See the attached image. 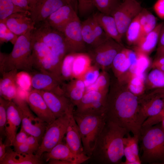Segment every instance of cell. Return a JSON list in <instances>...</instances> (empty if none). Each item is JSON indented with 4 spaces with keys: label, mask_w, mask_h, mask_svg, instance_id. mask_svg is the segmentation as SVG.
I'll return each instance as SVG.
<instances>
[{
    "label": "cell",
    "mask_w": 164,
    "mask_h": 164,
    "mask_svg": "<svg viewBox=\"0 0 164 164\" xmlns=\"http://www.w3.org/2000/svg\"><path fill=\"white\" fill-rule=\"evenodd\" d=\"M104 114L106 121L113 122L139 136L146 120L137 97L128 91L113 90L107 94Z\"/></svg>",
    "instance_id": "6da1fadb"
},
{
    "label": "cell",
    "mask_w": 164,
    "mask_h": 164,
    "mask_svg": "<svg viewBox=\"0 0 164 164\" xmlns=\"http://www.w3.org/2000/svg\"><path fill=\"white\" fill-rule=\"evenodd\" d=\"M129 132L124 128L106 121L90 158L91 164H121L124 156L123 138Z\"/></svg>",
    "instance_id": "7a4b0ae2"
},
{
    "label": "cell",
    "mask_w": 164,
    "mask_h": 164,
    "mask_svg": "<svg viewBox=\"0 0 164 164\" xmlns=\"http://www.w3.org/2000/svg\"><path fill=\"white\" fill-rule=\"evenodd\" d=\"M31 30L18 37L10 53L0 52L1 75L14 69L27 72L32 69Z\"/></svg>",
    "instance_id": "3957f363"
},
{
    "label": "cell",
    "mask_w": 164,
    "mask_h": 164,
    "mask_svg": "<svg viewBox=\"0 0 164 164\" xmlns=\"http://www.w3.org/2000/svg\"><path fill=\"white\" fill-rule=\"evenodd\" d=\"M139 140L142 163L164 164V131L161 125L142 127Z\"/></svg>",
    "instance_id": "277c9868"
},
{
    "label": "cell",
    "mask_w": 164,
    "mask_h": 164,
    "mask_svg": "<svg viewBox=\"0 0 164 164\" xmlns=\"http://www.w3.org/2000/svg\"><path fill=\"white\" fill-rule=\"evenodd\" d=\"M73 114L79 129L84 153L90 157L106 123L105 115L82 114L74 111Z\"/></svg>",
    "instance_id": "5b68a950"
},
{
    "label": "cell",
    "mask_w": 164,
    "mask_h": 164,
    "mask_svg": "<svg viewBox=\"0 0 164 164\" xmlns=\"http://www.w3.org/2000/svg\"><path fill=\"white\" fill-rule=\"evenodd\" d=\"M72 108L64 115L56 118L48 125L42 141L36 155L41 157L44 152H49L63 141L65 138L69 120V112Z\"/></svg>",
    "instance_id": "8992f818"
},
{
    "label": "cell",
    "mask_w": 164,
    "mask_h": 164,
    "mask_svg": "<svg viewBox=\"0 0 164 164\" xmlns=\"http://www.w3.org/2000/svg\"><path fill=\"white\" fill-rule=\"evenodd\" d=\"M12 101L20 109L22 118L21 126L28 133L36 137L41 143L48 125L33 114L25 97L17 93L16 96Z\"/></svg>",
    "instance_id": "52a82bcc"
},
{
    "label": "cell",
    "mask_w": 164,
    "mask_h": 164,
    "mask_svg": "<svg viewBox=\"0 0 164 164\" xmlns=\"http://www.w3.org/2000/svg\"><path fill=\"white\" fill-rule=\"evenodd\" d=\"M121 44L109 37L97 46L89 49L87 53L90 56L92 64L105 70L112 64L117 53L121 50Z\"/></svg>",
    "instance_id": "ba28073f"
},
{
    "label": "cell",
    "mask_w": 164,
    "mask_h": 164,
    "mask_svg": "<svg viewBox=\"0 0 164 164\" xmlns=\"http://www.w3.org/2000/svg\"><path fill=\"white\" fill-rule=\"evenodd\" d=\"M142 9L137 0H124L113 11L111 15L115 20L122 39L130 23Z\"/></svg>",
    "instance_id": "9c48e42d"
},
{
    "label": "cell",
    "mask_w": 164,
    "mask_h": 164,
    "mask_svg": "<svg viewBox=\"0 0 164 164\" xmlns=\"http://www.w3.org/2000/svg\"><path fill=\"white\" fill-rule=\"evenodd\" d=\"M107 92L96 91L85 92L74 111L82 114H104Z\"/></svg>",
    "instance_id": "30bf717a"
},
{
    "label": "cell",
    "mask_w": 164,
    "mask_h": 164,
    "mask_svg": "<svg viewBox=\"0 0 164 164\" xmlns=\"http://www.w3.org/2000/svg\"><path fill=\"white\" fill-rule=\"evenodd\" d=\"M81 25L77 15L67 25L62 32L67 54L87 52V47L83 39Z\"/></svg>",
    "instance_id": "8fae6325"
},
{
    "label": "cell",
    "mask_w": 164,
    "mask_h": 164,
    "mask_svg": "<svg viewBox=\"0 0 164 164\" xmlns=\"http://www.w3.org/2000/svg\"><path fill=\"white\" fill-rule=\"evenodd\" d=\"M46 162L57 159L70 162L71 164H80L87 161L90 157L75 153L66 143L63 141L53 147L50 151L43 153L42 156Z\"/></svg>",
    "instance_id": "7c38bea8"
},
{
    "label": "cell",
    "mask_w": 164,
    "mask_h": 164,
    "mask_svg": "<svg viewBox=\"0 0 164 164\" xmlns=\"http://www.w3.org/2000/svg\"><path fill=\"white\" fill-rule=\"evenodd\" d=\"M26 99L30 108L37 116L48 125L56 119L39 91L32 89L28 93Z\"/></svg>",
    "instance_id": "4fadbf2b"
},
{
    "label": "cell",
    "mask_w": 164,
    "mask_h": 164,
    "mask_svg": "<svg viewBox=\"0 0 164 164\" xmlns=\"http://www.w3.org/2000/svg\"><path fill=\"white\" fill-rule=\"evenodd\" d=\"M31 77L32 89L64 95L62 88L63 82L59 77L53 74L39 72L32 75Z\"/></svg>",
    "instance_id": "5bb4252c"
},
{
    "label": "cell",
    "mask_w": 164,
    "mask_h": 164,
    "mask_svg": "<svg viewBox=\"0 0 164 164\" xmlns=\"http://www.w3.org/2000/svg\"><path fill=\"white\" fill-rule=\"evenodd\" d=\"M50 110L56 118L66 114L74 105L64 95L53 92L39 91Z\"/></svg>",
    "instance_id": "9a60e30c"
},
{
    "label": "cell",
    "mask_w": 164,
    "mask_h": 164,
    "mask_svg": "<svg viewBox=\"0 0 164 164\" xmlns=\"http://www.w3.org/2000/svg\"><path fill=\"white\" fill-rule=\"evenodd\" d=\"M0 21L3 22L18 36L32 30L35 26L31 17L30 12L15 13Z\"/></svg>",
    "instance_id": "2e32d148"
},
{
    "label": "cell",
    "mask_w": 164,
    "mask_h": 164,
    "mask_svg": "<svg viewBox=\"0 0 164 164\" xmlns=\"http://www.w3.org/2000/svg\"><path fill=\"white\" fill-rule=\"evenodd\" d=\"M68 4L65 0H37L30 11V16L35 25L46 19L60 7Z\"/></svg>",
    "instance_id": "e0dca14e"
},
{
    "label": "cell",
    "mask_w": 164,
    "mask_h": 164,
    "mask_svg": "<svg viewBox=\"0 0 164 164\" xmlns=\"http://www.w3.org/2000/svg\"><path fill=\"white\" fill-rule=\"evenodd\" d=\"M22 123L21 114L18 105L12 100L9 101L7 108V120L5 127L7 147L12 146L18 128Z\"/></svg>",
    "instance_id": "ac0fdd59"
},
{
    "label": "cell",
    "mask_w": 164,
    "mask_h": 164,
    "mask_svg": "<svg viewBox=\"0 0 164 164\" xmlns=\"http://www.w3.org/2000/svg\"><path fill=\"white\" fill-rule=\"evenodd\" d=\"M73 110L74 108L69 112V122L64 139L75 153L78 155H86L84 152L79 129L74 117Z\"/></svg>",
    "instance_id": "d6986e66"
},
{
    "label": "cell",
    "mask_w": 164,
    "mask_h": 164,
    "mask_svg": "<svg viewBox=\"0 0 164 164\" xmlns=\"http://www.w3.org/2000/svg\"><path fill=\"white\" fill-rule=\"evenodd\" d=\"M77 12L67 4L60 8L46 20L53 28L62 32L67 25L77 15Z\"/></svg>",
    "instance_id": "ffe728a7"
},
{
    "label": "cell",
    "mask_w": 164,
    "mask_h": 164,
    "mask_svg": "<svg viewBox=\"0 0 164 164\" xmlns=\"http://www.w3.org/2000/svg\"><path fill=\"white\" fill-rule=\"evenodd\" d=\"M123 138L124 156L125 160L121 164H141L139 155L138 143L139 136H131L128 133Z\"/></svg>",
    "instance_id": "44dd1931"
},
{
    "label": "cell",
    "mask_w": 164,
    "mask_h": 164,
    "mask_svg": "<svg viewBox=\"0 0 164 164\" xmlns=\"http://www.w3.org/2000/svg\"><path fill=\"white\" fill-rule=\"evenodd\" d=\"M64 95L76 106L84 96L86 87L82 79L73 78L62 85Z\"/></svg>",
    "instance_id": "7402d4cb"
},
{
    "label": "cell",
    "mask_w": 164,
    "mask_h": 164,
    "mask_svg": "<svg viewBox=\"0 0 164 164\" xmlns=\"http://www.w3.org/2000/svg\"><path fill=\"white\" fill-rule=\"evenodd\" d=\"M102 27L106 34L118 43L121 44L122 40L113 17L100 12L92 15Z\"/></svg>",
    "instance_id": "603a6c76"
},
{
    "label": "cell",
    "mask_w": 164,
    "mask_h": 164,
    "mask_svg": "<svg viewBox=\"0 0 164 164\" xmlns=\"http://www.w3.org/2000/svg\"><path fill=\"white\" fill-rule=\"evenodd\" d=\"M36 155L18 153L10 148L6 150L0 164H39L43 163L41 159Z\"/></svg>",
    "instance_id": "cb8c5ba5"
},
{
    "label": "cell",
    "mask_w": 164,
    "mask_h": 164,
    "mask_svg": "<svg viewBox=\"0 0 164 164\" xmlns=\"http://www.w3.org/2000/svg\"><path fill=\"white\" fill-rule=\"evenodd\" d=\"M164 24L163 22L157 24L152 30L141 38L137 44L138 51L146 53L154 49L158 43L159 33Z\"/></svg>",
    "instance_id": "d4e9b609"
},
{
    "label": "cell",
    "mask_w": 164,
    "mask_h": 164,
    "mask_svg": "<svg viewBox=\"0 0 164 164\" xmlns=\"http://www.w3.org/2000/svg\"><path fill=\"white\" fill-rule=\"evenodd\" d=\"M92 64L91 59L87 53H76L72 66L73 78L81 79Z\"/></svg>",
    "instance_id": "484cf974"
},
{
    "label": "cell",
    "mask_w": 164,
    "mask_h": 164,
    "mask_svg": "<svg viewBox=\"0 0 164 164\" xmlns=\"http://www.w3.org/2000/svg\"><path fill=\"white\" fill-rule=\"evenodd\" d=\"M164 101L162 98L154 96L152 99L145 102L141 106L142 112L146 119L147 118L159 114L162 110Z\"/></svg>",
    "instance_id": "4316f807"
},
{
    "label": "cell",
    "mask_w": 164,
    "mask_h": 164,
    "mask_svg": "<svg viewBox=\"0 0 164 164\" xmlns=\"http://www.w3.org/2000/svg\"><path fill=\"white\" fill-rule=\"evenodd\" d=\"M139 15L142 30V38L155 28L157 25V20L152 13L145 8H142Z\"/></svg>",
    "instance_id": "83f0119b"
},
{
    "label": "cell",
    "mask_w": 164,
    "mask_h": 164,
    "mask_svg": "<svg viewBox=\"0 0 164 164\" xmlns=\"http://www.w3.org/2000/svg\"><path fill=\"white\" fill-rule=\"evenodd\" d=\"M139 14L130 23L125 32L127 41L130 44H137L142 37V30Z\"/></svg>",
    "instance_id": "f1b7e54d"
},
{
    "label": "cell",
    "mask_w": 164,
    "mask_h": 164,
    "mask_svg": "<svg viewBox=\"0 0 164 164\" xmlns=\"http://www.w3.org/2000/svg\"><path fill=\"white\" fill-rule=\"evenodd\" d=\"M81 30L84 42L87 46H88L90 47L88 50L96 46L97 44L93 28L91 16L81 22Z\"/></svg>",
    "instance_id": "f546056e"
},
{
    "label": "cell",
    "mask_w": 164,
    "mask_h": 164,
    "mask_svg": "<svg viewBox=\"0 0 164 164\" xmlns=\"http://www.w3.org/2000/svg\"><path fill=\"white\" fill-rule=\"evenodd\" d=\"M76 53L67 54L63 60L60 69V78L63 82L73 79L72 66Z\"/></svg>",
    "instance_id": "4dcf8cb0"
},
{
    "label": "cell",
    "mask_w": 164,
    "mask_h": 164,
    "mask_svg": "<svg viewBox=\"0 0 164 164\" xmlns=\"http://www.w3.org/2000/svg\"><path fill=\"white\" fill-rule=\"evenodd\" d=\"M29 12L14 4L11 0H0V21L11 15L20 12Z\"/></svg>",
    "instance_id": "1f68e13d"
},
{
    "label": "cell",
    "mask_w": 164,
    "mask_h": 164,
    "mask_svg": "<svg viewBox=\"0 0 164 164\" xmlns=\"http://www.w3.org/2000/svg\"><path fill=\"white\" fill-rule=\"evenodd\" d=\"M112 64L118 73L125 72L130 67L131 63L127 56L125 50H121L117 53Z\"/></svg>",
    "instance_id": "d6a6232c"
},
{
    "label": "cell",
    "mask_w": 164,
    "mask_h": 164,
    "mask_svg": "<svg viewBox=\"0 0 164 164\" xmlns=\"http://www.w3.org/2000/svg\"><path fill=\"white\" fill-rule=\"evenodd\" d=\"M93 2L95 8L99 12L111 15L121 2L120 0H94Z\"/></svg>",
    "instance_id": "836d02e7"
},
{
    "label": "cell",
    "mask_w": 164,
    "mask_h": 164,
    "mask_svg": "<svg viewBox=\"0 0 164 164\" xmlns=\"http://www.w3.org/2000/svg\"><path fill=\"white\" fill-rule=\"evenodd\" d=\"M108 77L105 70H102L96 82L92 85L86 88L85 92L96 91L107 92Z\"/></svg>",
    "instance_id": "e575fe53"
},
{
    "label": "cell",
    "mask_w": 164,
    "mask_h": 164,
    "mask_svg": "<svg viewBox=\"0 0 164 164\" xmlns=\"http://www.w3.org/2000/svg\"><path fill=\"white\" fill-rule=\"evenodd\" d=\"M137 61L134 74L143 80H144V73L148 67L149 60L145 53L138 51Z\"/></svg>",
    "instance_id": "d590c367"
},
{
    "label": "cell",
    "mask_w": 164,
    "mask_h": 164,
    "mask_svg": "<svg viewBox=\"0 0 164 164\" xmlns=\"http://www.w3.org/2000/svg\"><path fill=\"white\" fill-rule=\"evenodd\" d=\"M16 83L18 87L27 92L30 91L32 88L31 76L26 71L18 72Z\"/></svg>",
    "instance_id": "8d00e7d4"
},
{
    "label": "cell",
    "mask_w": 164,
    "mask_h": 164,
    "mask_svg": "<svg viewBox=\"0 0 164 164\" xmlns=\"http://www.w3.org/2000/svg\"><path fill=\"white\" fill-rule=\"evenodd\" d=\"M100 69L92 64L81 78L83 80L86 88L94 84L99 77Z\"/></svg>",
    "instance_id": "74e56055"
},
{
    "label": "cell",
    "mask_w": 164,
    "mask_h": 164,
    "mask_svg": "<svg viewBox=\"0 0 164 164\" xmlns=\"http://www.w3.org/2000/svg\"><path fill=\"white\" fill-rule=\"evenodd\" d=\"M18 36L12 32L3 22L0 21V43L2 44L9 42L14 45Z\"/></svg>",
    "instance_id": "f35d334b"
},
{
    "label": "cell",
    "mask_w": 164,
    "mask_h": 164,
    "mask_svg": "<svg viewBox=\"0 0 164 164\" xmlns=\"http://www.w3.org/2000/svg\"><path fill=\"white\" fill-rule=\"evenodd\" d=\"M9 101L0 97V133L6 136L5 127L7 120V108Z\"/></svg>",
    "instance_id": "ab89813d"
},
{
    "label": "cell",
    "mask_w": 164,
    "mask_h": 164,
    "mask_svg": "<svg viewBox=\"0 0 164 164\" xmlns=\"http://www.w3.org/2000/svg\"><path fill=\"white\" fill-rule=\"evenodd\" d=\"M18 70H12L5 72L1 74L0 80V93L11 85L15 83L16 77Z\"/></svg>",
    "instance_id": "60d3db41"
},
{
    "label": "cell",
    "mask_w": 164,
    "mask_h": 164,
    "mask_svg": "<svg viewBox=\"0 0 164 164\" xmlns=\"http://www.w3.org/2000/svg\"><path fill=\"white\" fill-rule=\"evenodd\" d=\"M91 21L97 46L106 40L109 37L92 16H91Z\"/></svg>",
    "instance_id": "b9f144b4"
},
{
    "label": "cell",
    "mask_w": 164,
    "mask_h": 164,
    "mask_svg": "<svg viewBox=\"0 0 164 164\" xmlns=\"http://www.w3.org/2000/svg\"><path fill=\"white\" fill-rule=\"evenodd\" d=\"M149 79L151 83L155 87H164V71L156 69L149 74Z\"/></svg>",
    "instance_id": "7bdbcfd3"
},
{
    "label": "cell",
    "mask_w": 164,
    "mask_h": 164,
    "mask_svg": "<svg viewBox=\"0 0 164 164\" xmlns=\"http://www.w3.org/2000/svg\"><path fill=\"white\" fill-rule=\"evenodd\" d=\"M94 0H78V11L81 16L91 13L95 8Z\"/></svg>",
    "instance_id": "ee69618b"
},
{
    "label": "cell",
    "mask_w": 164,
    "mask_h": 164,
    "mask_svg": "<svg viewBox=\"0 0 164 164\" xmlns=\"http://www.w3.org/2000/svg\"><path fill=\"white\" fill-rule=\"evenodd\" d=\"M17 92L18 86L15 83L8 86L0 93V96L6 100L12 101L16 96Z\"/></svg>",
    "instance_id": "f6af8a7d"
},
{
    "label": "cell",
    "mask_w": 164,
    "mask_h": 164,
    "mask_svg": "<svg viewBox=\"0 0 164 164\" xmlns=\"http://www.w3.org/2000/svg\"><path fill=\"white\" fill-rule=\"evenodd\" d=\"M143 80L140 78L136 77L131 80L129 86L130 91L133 94H140L143 90Z\"/></svg>",
    "instance_id": "bcb514c9"
},
{
    "label": "cell",
    "mask_w": 164,
    "mask_h": 164,
    "mask_svg": "<svg viewBox=\"0 0 164 164\" xmlns=\"http://www.w3.org/2000/svg\"><path fill=\"white\" fill-rule=\"evenodd\" d=\"M30 135L21 126L19 132L17 134L13 144L12 146L19 145L26 142L27 138Z\"/></svg>",
    "instance_id": "7dc6e473"
},
{
    "label": "cell",
    "mask_w": 164,
    "mask_h": 164,
    "mask_svg": "<svg viewBox=\"0 0 164 164\" xmlns=\"http://www.w3.org/2000/svg\"><path fill=\"white\" fill-rule=\"evenodd\" d=\"M13 147L15 151L20 153L33 154L36 151L26 142Z\"/></svg>",
    "instance_id": "c3c4849f"
},
{
    "label": "cell",
    "mask_w": 164,
    "mask_h": 164,
    "mask_svg": "<svg viewBox=\"0 0 164 164\" xmlns=\"http://www.w3.org/2000/svg\"><path fill=\"white\" fill-rule=\"evenodd\" d=\"M153 9L158 16L164 19V0H157L154 5Z\"/></svg>",
    "instance_id": "681fc988"
},
{
    "label": "cell",
    "mask_w": 164,
    "mask_h": 164,
    "mask_svg": "<svg viewBox=\"0 0 164 164\" xmlns=\"http://www.w3.org/2000/svg\"><path fill=\"white\" fill-rule=\"evenodd\" d=\"M26 142L36 152L38 150L40 143L37 139L35 136L30 135L27 139Z\"/></svg>",
    "instance_id": "f907efd6"
},
{
    "label": "cell",
    "mask_w": 164,
    "mask_h": 164,
    "mask_svg": "<svg viewBox=\"0 0 164 164\" xmlns=\"http://www.w3.org/2000/svg\"><path fill=\"white\" fill-rule=\"evenodd\" d=\"M126 54L130 63L131 66H135L137 61V56L136 53L129 50H125Z\"/></svg>",
    "instance_id": "816d5d0a"
},
{
    "label": "cell",
    "mask_w": 164,
    "mask_h": 164,
    "mask_svg": "<svg viewBox=\"0 0 164 164\" xmlns=\"http://www.w3.org/2000/svg\"><path fill=\"white\" fill-rule=\"evenodd\" d=\"M14 4L24 10L30 11V9L27 0H11Z\"/></svg>",
    "instance_id": "f5cc1de1"
},
{
    "label": "cell",
    "mask_w": 164,
    "mask_h": 164,
    "mask_svg": "<svg viewBox=\"0 0 164 164\" xmlns=\"http://www.w3.org/2000/svg\"><path fill=\"white\" fill-rule=\"evenodd\" d=\"M154 64L157 69L164 71V55L158 56Z\"/></svg>",
    "instance_id": "db71d44e"
},
{
    "label": "cell",
    "mask_w": 164,
    "mask_h": 164,
    "mask_svg": "<svg viewBox=\"0 0 164 164\" xmlns=\"http://www.w3.org/2000/svg\"><path fill=\"white\" fill-rule=\"evenodd\" d=\"M158 45V50L164 47V24L162 27L159 33Z\"/></svg>",
    "instance_id": "11a10c76"
},
{
    "label": "cell",
    "mask_w": 164,
    "mask_h": 164,
    "mask_svg": "<svg viewBox=\"0 0 164 164\" xmlns=\"http://www.w3.org/2000/svg\"><path fill=\"white\" fill-rule=\"evenodd\" d=\"M7 147L5 143L2 142V138L0 136V160H1L5 155L6 152V147Z\"/></svg>",
    "instance_id": "9f6ffc18"
},
{
    "label": "cell",
    "mask_w": 164,
    "mask_h": 164,
    "mask_svg": "<svg viewBox=\"0 0 164 164\" xmlns=\"http://www.w3.org/2000/svg\"><path fill=\"white\" fill-rule=\"evenodd\" d=\"M77 12L78 11V0H65Z\"/></svg>",
    "instance_id": "6f0895ef"
},
{
    "label": "cell",
    "mask_w": 164,
    "mask_h": 164,
    "mask_svg": "<svg viewBox=\"0 0 164 164\" xmlns=\"http://www.w3.org/2000/svg\"><path fill=\"white\" fill-rule=\"evenodd\" d=\"M50 164H71L68 161L57 159H51L49 161Z\"/></svg>",
    "instance_id": "680465c9"
},
{
    "label": "cell",
    "mask_w": 164,
    "mask_h": 164,
    "mask_svg": "<svg viewBox=\"0 0 164 164\" xmlns=\"http://www.w3.org/2000/svg\"><path fill=\"white\" fill-rule=\"evenodd\" d=\"M30 9V11L33 8L37 0H27Z\"/></svg>",
    "instance_id": "91938a15"
},
{
    "label": "cell",
    "mask_w": 164,
    "mask_h": 164,
    "mask_svg": "<svg viewBox=\"0 0 164 164\" xmlns=\"http://www.w3.org/2000/svg\"><path fill=\"white\" fill-rule=\"evenodd\" d=\"M158 56L164 55V47L158 50Z\"/></svg>",
    "instance_id": "94428289"
},
{
    "label": "cell",
    "mask_w": 164,
    "mask_h": 164,
    "mask_svg": "<svg viewBox=\"0 0 164 164\" xmlns=\"http://www.w3.org/2000/svg\"><path fill=\"white\" fill-rule=\"evenodd\" d=\"M161 122L162 128L164 131V118H163Z\"/></svg>",
    "instance_id": "6125c7cd"
},
{
    "label": "cell",
    "mask_w": 164,
    "mask_h": 164,
    "mask_svg": "<svg viewBox=\"0 0 164 164\" xmlns=\"http://www.w3.org/2000/svg\"><path fill=\"white\" fill-rule=\"evenodd\" d=\"M164 101V106L163 108L162 111L160 112V113L164 116V98H162Z\"/></svg>",
    "instance_id": "be15d7a7"
}]
</instances>
